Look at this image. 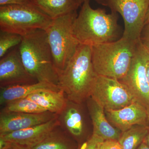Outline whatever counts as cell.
<instances>
[{"mask_svg": "<svg viewBox=\"0 0 149 149\" xmlns=\"http://www.w3.org/2000/svg\"><path fill=\"white\" fill-rule=\"evenodd\" d=\"M59 86L68 100L81 104L91 97L97 77L92 61V47L79 45L65 68L59 73Z\"/></svg>", "mask_w": 149, "mask_h": 149, "instance_id": "6da1fadb", "label": "cell"}, {"mask_svg": "<svg viewBox=\"0 0 149 149\" xmlns=\"http://www.w3.org/2000/svg\"><path fill=\"white\" fill-rule=\"evenodd\" d=\"M85 1L74 20L73 32L80 45L91 47L116 41L119 34L118 15L107 14L104 9H94Z\"/></svg>", "mask_w": 149, "mask_h": 149, "instance_id": "7a4b0ae2", "label": "cell"}, {"mask_svg": "<svg viewBox=\"0 0 149 149\" xmlns=\"http://www.w3.org/2000/svg\"><path fill=\"white\" fill-rule=\"evenodd\" d=\"M19 49L24 66L32 77L38 82L59 86L58 72L45 30L36 29L22 36Z\"/></svg>", "mask_w": 149, "mask_h": 149, "instance_id": "3957f363", "label": "cell"}, {"mask_svg": "<svg viewBox=\"0 0 149 149\" xmlns=\"http://www.w3.org/2000/svg\"><path fill=\"white\" fill-rule=\"evenodd\" d=\"M122 37L113 42L92 46V61L97 75L122 79L127 74L137 43Z\"/></svg>", "mask_w": 149, "mask_h": 149, "instance_id": "277c9868", "label": "cell"}, {"mask_svg": "<svg viewBox=\"0 0 149 149\" xmlns=\"http://www.w3.org/2000/svg\"><path fill=\"white\" fill-rule=\"evenodd\" d=\"M77 15L75 10L52 19L45 30L58 74L65 68L80 45L73 32V23Z\"/></svg>", "mask_w": 149, "mask_h": 149, "instance_id": "5b68a950", "label": "cell"}, {"mask_svg": "<svg viewBox=\"0 0 149 149\" xmlns=\"http://www.w3.org/2000/svg\"><path fill=\"white\" fill-rule=\"evenodd\" d=\"M52 21L33 3L0 6L1 31L23 36L36 29L45 30Z\"/></svg>", "mask_w": 149, "mask_h": 149, "instance_id": "8992f818", "label": "cell"}, {"mask_svg": "<svg viewBox=\"0 0 149 149\" xmlns=\"http://www.w3.org/2000/svg\"><path fill=\"white\" fill-rule=\"evenodd\" d=\"M149 62V54L140 40L127 74L119 80L126 86L134 100L146 109L149 107V86L147 73Z\"/></svg>", "mask_w": 149, "mask_h": 149, "instance_id": "52a82bcc", "label": "cell"}, {"mask_svg": "<svg viewBox=\"0 0 149 149\" xmlns=\"http://www.w3.org/2000/svg\"><path fill=\"white\" fill-rule=\"evenodd\" d=\"M91 97L104 110L120 109L135 101L126 86L120 80L101 75L96 77Z\"/></svg>", "mask_w": 149, "mask_h": 149, "instance_id": "ba28073f", "label": "cell"}, {"mask_svg": "<svg viewBox=\"0 0 149 149\" xmlns=\"http://www.w3.org/2000/svg\"><path fill=\"white\" fill-rule=\"evenodd\" d=\"M106 6L122 17L124 24L122 37L133 41L140 40L149 0H107Z\"/></svg>", "mask_w": 149, "mask_h": 149, "instance_id": "9c48e42d", "label": "cell"}, {"mask_svg": "<svg viewBox=\"0 0 149 149\" xmlns=\"http://www.w3.org/2000/svg\"><path fill=\"white\" fill-rule=\"evenodd\" d=\"M59 125L58 116L42 124L0 134V149H31Z\"/></svg>", "mask_w": 149, "mask_h": 149, "instance_id": "30bf717a", "label": "cell"}, {"mask_svg": "<svg viewBox=\"0 0 149 149\" xmlns=\"http://www.w3.org/2000/svg\"><path fill=\"white\" fill-rule=\"evenodd\" d=\"M38 82L24 66L19 45L0 60V87L28 85Z\"/></svg>", "mask_w": 149, "mask_h": 149, "instance_id": "8fae6325", "label": "cell"}, {"mask_svg": "<svg viewBox=\"0 0 149 149\" xmlns=\"http://www.w3.org/2000/svg\"><path fill=\"white\" fill-rule=\"evenodd\" d=\"M58 116L49 111L28 113L1 112L0 134L23 130L42 124Z\"/></svg>", "mask_w": 149, "mask_h": 149, "instance_id": "7c38bea8", "label": "cell"}, {"mask_svg": "<svg viewBox=\"0 0 149 149\" xmlns=\"http://www.w3.org/2000/svg\"><path fill=\"white\" fill-rule=\"evenodd\" d=\"M109 122L121 132L136 125H148L147 109L136 101L118 110H105Z\"/></svg>", "mask_w": 149, "mask_h": 149, "instance_id": "4fadbf2b", "label": "cell"}, {"mask_svg": "<svg viewBox=\"0 0 149 149\" xmlns=\"http://www.w3.org/2000/svg\"><path fill=\"white\" fill-rule=\"evenodd\" d=\"M88 108L93 125L92 135L102 141H118L121 131L110 123L105 115L104 109L92 98L88 99Z\"/></svg>", "mask_w": 149, "mask_h": 149, "instance_id": "5bb4252c", "label": "cell"}, {"mask_svg": "<svg viewBox=\"0 0 149 149\" xmlns=\"http://www.w3.org/2000/svg\"><path fill=\"white\" fill-rule=\"evenodd\" d=\"M26 98L35 102L47 111L59 115L66 108L68 100L64 91L44 90L37 91Z\"/></svg>", "mask_w": 149, "mask_h": 149, "instance_id": "9a60e30c", "label": "cell"}, {"mask_svg": "<svg viewBox=\"0 0 149 149\" xmlns=\"http://www.w3.org/2000/svg\"><path fill=\"white\" fill-rule=\"evenodd\" d=\"M44 90L58 91L61 89L57 85L44 82L0 87V104L3 106L10 102L24 98L35 92Z\"/></svg>", "mask_w": 149, "mask_h": 149, "instance_id": "2e32d148", "label": "cell"}, {"mask_svg": "<svg viewBox=\"0 0 149 149\" xmlns=\"http://www.w3.org/2000/svg\"><path fill=\"white\" fill-rule=\"evenodd\" d=\"M79 105L68 100L66 108L58 115L61 127L74 138L81 137L85 130L84 119Z\"/></svg>", "mask_w": 149, "mask_h": 149, "instance_id": "e0dca14e", "label": "cell"}, {"mask_svg": "<svg viewBox=\"0 0 149 149\" xmlns=\"http://www.w3.org/2000/svg\"><path fill=\"white\" fill-rule=\"evenodd\" d=\"M32 3L52 19L77 10V0H33Z\"/></svg>", "mask_w": 149, "mask_h": 149, "instance_id": "ac0fdd59", "label": "cell"}, {"mask_svg": "<svg viewBox=\"0 0 149 149\" xmlns=\"http://www.w3.org/2000/svg\"><path fill=\"white\" fill-rule=\"evenodd\" d=\"M70 136L59 125L31 149H77Z\"/></svg>", "mask_w": 149, "mask_h": 149, "instance_id": "d6986e66", "label": "cell"}, {"mask_svg": "<svg viewBox=\"0 0 149 149\" xmlns=\"http://www.w3.org/2000/svg\"><path fill=\"white\" fill-rule=\"evenodd\" d=\"M147 125H136L121 132L118 141L122 149H137L146 135Z\"/></svg>", "mask_w": 149, "mask_h": 149, "instance_id": "ffe728a7", "label": "cell"}, {"mask_svg": "<svg viewBox=\"0 0 149 149\" xmlns=\"http://www.w3.org/2000/svg\"><path fill=\"white\" fill-rule=\"evenodd\" d=\"M47 111L45 109L31 100L24 98L10 102L3 106L1 112L23 113H40Z\"/></svg>", "mask_w": 149, "mask_h": 149, "instance_id": "44dd1931", "label": "cell"}, {"mask_svg": "<svg viewBox=\"0 0 149 149\" xmlns=\"http://www.w3.org/2000/svg\"><path fill=\"white\" fill-rule=\"evenodd\" d=\"M22 36L18 34L1 31L0 32V58L4 56L7 52L13 47L19 45Z\"/></svg>", "mask_w": 149, "mask_h": 149, "instance_id": "7402d4cb", "label": "cell"}, {"mask_svg": "<svg viewBox=\"0 0 149 149\" xmlns=\"http://www.w3.org/2000/svg\"><path fill=\"white\" fill-rule=\"evenodd\" d=\"M103 141L97 137L92 135L88 140L80 144L77 149H97L99 143Z\"/></svg>", "mask_w": 149, "mask_h": 149, "instance_id": "603a6c76", "label": "cell"}, {"mask_svg": "<svg viewBox=\"0 0 149 149\" xmlns=\"http://www.w3.org/2000/svg\"><path fill=\"white\" fill-rule=\"evenodd\" d=\"M97 149H122V148L118 141L108 140L99 143Z\"/></svg>", "mask_w": 149, "mask_h": 149, "instance_id": "cb8c5ba5", "label": "cell"}, {"mask_svg": "<svg viewBox=\"0 0 149 149\" xmlns=\"http://www.w3.org/2000/svg\"><path fill=\"white\" fill-rule=\"evenodd\" d=\"M141 44L149 54V23L145 25L140 36Z\"/></svg>", "mask_w": 149, "mask_h": 149, "instance_id": "d4e9b609", "label": "cell"}, {"mask_svg": "<svg viewBox=\"0 0 149 149\" xmlns=\"http://www.w3.org/2000/svg\"><path fill=\"white\" fill-rule=\"evenodd\" d=\"M33 0H0V6L32 4Z\"/></svg>", "mask_w": 149, "mask_h": 149, "instance_id": "484cf974", "label": "cell"}, {"mask_svg": "<svg viewBox=\"0 0 149 149\" xmlns=\"http://www.w3.org/2000/svg\"><path fill=\"white\" fill-rule=\"evenodd\" d=\"M80 5L81 6L83 4V3L85 2V1H88V0H77ZM90 1V0H89ZM99 3L101 4L102 5L106 6V1L107 0H95Z\"/></svg>", "mask_w": 149, "mask_h": 149, "instance_id": "4316f807", "label": "cell"}, {"mask_svg": "<svg viewBox=\"0 0 149 149\" xmlns=\"http://www.w3.org/2000/svg\"><path fill=\"white\" fill-rule=\"evenodd\" d=\"M147 128H148V131L143 141L149 146V125H147Z\"/></svg>", "mask_w": 149, "mask_h": 149, "instance_id": "83f0119b", "label": "cell"}, {"mask_svg": "<svg viewBox=\"0 0 149 149\" xmlns=\"http://www.w3.org/2000/svg\"><path fill=\"white\" fill-rule=\"evenodd\" d=\"M137 149H149V146L143 141Z\"/></svg>", "mask_w": 149, "mask_h": 149, "instance_id": "f1b7e54d", "label": "cell"}, {"mask_svg": "<svg viewBox=\"0 0 149 149\" xmlns=\"http://www.w3.org/2000/svg\"><path fill=\"white\" fill-rule=\"evenodd\" d=\"M149 23V7L147 11L146 19H145V25Z\"/></svg>", "mask_w": 149, "mask_h": 149, "instance_id": "f546056e", "label": "cell"}, {"mask_svg": "<svg viewBox=\"0 0 149 149\" xmlns=\"http://www.w3.org/2000/svg\"><path fill=\"white\" fill-rule=\"evenodd\" d=\"M147 77H148V83L149 86V62L147 65Z\"/></svg>", "mask_w": 149, "mask_h": 149, "instance_id": "4dcf8cb0", "label": "cell"}, {"mask_svg": "<svg viewBox=\"0 0 149 149\" xmlns=\"http://www.w3.org/2000/svg\"><path fill=\"white\" fill-rule=\"evenodd\" d=\"M147 116H148V125H149V107L147 109Z\"/></svg>", "mask_w": 149, "mask_h": 149, "instance_id": "1f68e13d", "label": "cell"}]
</instances>
